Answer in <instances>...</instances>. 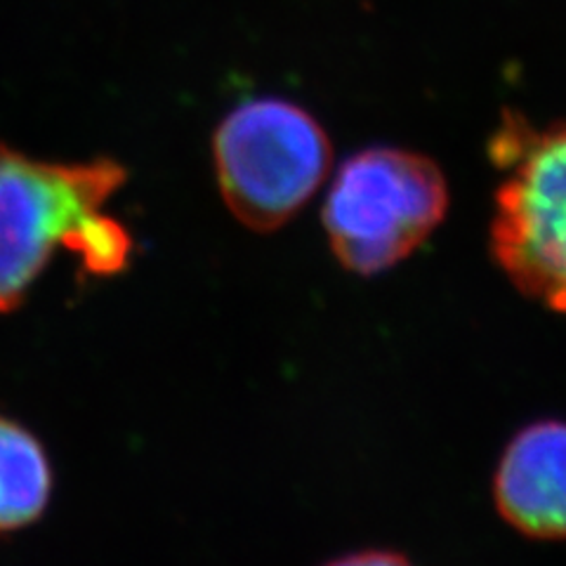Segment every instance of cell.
<instances>
[{"instance_id": "7", "label": "cell", "mask_w": 566, "mask_h": 566, "mask_svg": "<svg viewBox=\"0 0 566 566\" xmlns=\"http://www.w3.org/2000/svg\"><path fill=\"white\" fill-rule=\"evenodd\" d=\"M324 566H413L409 559H403L397 553H382V551H366V553H354L333 559Z\"/></svg>"}, {"instance_id": "1", "label": "cell", "mask_w": 566, "mask_h": 566, "mask_svg": "<svg viewBox=\"0 0 566 566\" xmlns=\"http://www.w3.org/2000/svg\"><path fill=\"white\" fill-rule=\"evenodd\" d=\"M126 180L112 158L52 164L0 145V314L24 303L57 248L95 276L126 270L133 239L104 216Z\"/></svg>"}, {"instance_id": "2", "label": "cell", "mask_w": 566, "mask_h": 566, "mask_svg": "<svg viewBox=\"0 0 566 566\" xmlns=\"http://www.w3.org/2000/svg\"><path fill=\"white\" fill-rule=\"evenodd\" d=\"M489 156L501 172L491 255L517 291L566 312V120L541 128L505 114Z\"/></svg>"}, {"instance_id": "3", "label": "cell", "mask_w": 566, "mask_h": 566, "mask_svg": "<svg viewBox=\"0 0 566 566\" xmlns=\"http://www.w3.org/2000/svg\"><path fill=\"white\" fill-rule=\"evenodd\" d=\"M449 185L432 158L397 147L352 154L335 172L324 227L345 270L374 276L397 268L444 222Z\"/></svg>"}, {"instance_id": "6", "label": "cell", "mask_w": 566, "mask_h": 566, "mask_svg": "<svg viewBox=\"0 0 566 566\" xmlns=\"http://www.w3.org/2000/svg\"><path fill=\"white\" fill-rule=\"evenodd\" d=\"M50 495L52 468L41 439L0 416V538L39 522Z\"/></svg>"}, {"instance_id": "4", "label": "cell", "mask_w": 566, "mask_h": 566, "mask_svg": "<svg viewBox=\"0 0 566 566\" xmlns=\"http://www.w3.org/2000/svg\"><path fill=\"white\" fill-rule=\"evenodd\" d=\"M218 185L234 218L274 232L326 180L331 142L303 106L262 97L229 112L212 139Z\"/></svg>"}, {"instance_id": "5", "label": "cell", "mask_w": 566, "mask_h": 566, "mask_svg": "<svg viewBox=\"0 0 566 566\" xmlns=\"http://www.w3.org/2000/svg\"><path fill=\"white\" fill-rule=\"evenodd\" d=\"M493 501L524 536L566 538V422L541 420L517 432L495 470Z\"/></svg>"}]
</instances>
